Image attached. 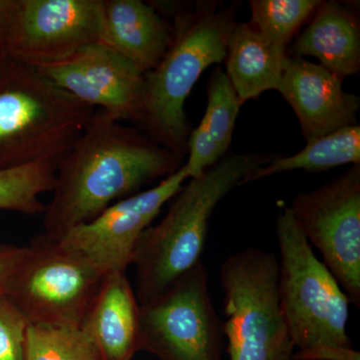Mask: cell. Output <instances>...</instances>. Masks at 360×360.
I'll use <instances>...</instances> for the list:
<instances>
[{"instance_id": "3", "label": "cell", "mask_w": 360, "mask_h": 360, "mask_svg": "<svg viewBox=\"0 0 360 360\" xmlns=\"http://www.w3.org/2000/svg\"><path fill=\"white\" fill-rule=\"evenodd\" d=\"M274 156L229 155L191 179L165 215L142 233L131 265L136 274V295L143 305L162 295L202 260L208 224L226 194Z\"/></svg>"}, {"instance_id": "24", "label": "cell", "mask_w": 360, "mask_h": 360, "mask_svg": "<svg viewBox=\"0 0 360 360\" xmlns=\"http://www.w3.org/2000/svg\"><path fill=\"white\" fill-rule=\"evenodd\" d=\"M25 246H0V295H4L7 281L25 255Z\"/></svg>"}, {"instance_id": "17", "label": "cell", "mask_w": 360, "mask_h": 360, "mask_svg": "<svg viewBox=\"0 0 360 360\" xmlns=\"http://www.w3.org/2000/svg\"><path fill=\"white\" fill-rule=\"evenodd\" d=\"M288 51L265 39L252 23H236L227 42L226 75L241 104L278 89Z\"/></svg>"}, {"instance_id": "5", "label": "cell", "mask_w": 360, "mask_h": 360, "mask_svg": "<svg viewBox=\"0 0 360 360\" xmlns=\"http://www.w3.org/2000/svg\"><path fill=\"white\" fill-rule=\"evenodd\" d=\"M94 111L37 68L7 59L0 68V169L59 162Z\"/></svg>"}, {"instance_id": "12", "label": "cell", "mask_w": 360, "mask_h": 360, "mask_svg": "<svg viewBox=\"0 0 360 360\" xmlns=\"http://www.w3.org/2000/svg\"><path fill=\"white\" fill-rule=\"evenodd\" d=\"M37 70L78 101L120 122H135L139 117L144 73L103 41Z\"/></svg>"}, {"instance_id": "15", "label": "cell", "mask_w": 360, "mask_h": 360, "mask_svg": "<svg viewBox=\"0 0 360 360\" xmlns=\"http://www.w3.org/2000/svg\"><path fill=\"white\" fill-rule=\"evenodd\" d=\"M172 25L141 0H103L101 41L142 73L158 66L172 44Z\"/></svg>"}, {"instance_id": "25", "label": "cell", "mask_w": 360, "mask_h": 360, "mask_svg": "<svg viewBox=\"0 0 360 360\" xmlns=\"http://www.w3.org/2000/svg\"><path fill=\"white\" fill-rule=\"evenodd\" d=\"M15 0H0V61L8 59Z\"/></svg>"}, {"instance_id": "18", "label": "cell", "mask_w": 360, "mask_h": 360, "mask_svg": "<svg viewBox=\"0 0 360 360\" xmlns=\"http://www.w3.org/2000/svg\"><path fill=\"white\" fill-rule=\"evenodd\" d=\"M207 108L189 135L186 167L189 179L200 176L222 160L231 143L236 118L243 105L224 70L217 68L207 84Z\"/></svg>"}, {"instance_id": "14", "label": "cell", "mask_w": 360, "mask_h": 360, "mask_svg": "<svg viewBox=\"0 0 360 360\" xmlns=\"http://www.w3.org/2000/svg\"><path fill=\"white\" fill-rule=\"evenodd\" d=\"M99 360H131L141 349V305L127 272H110L80 326Z\"/></svg>"}, {"instance_id": "7", "label": "cell", "mask_w": 360, "mask_h": 360, "mask_svg": "<svg viewBox=\"0 0 360 360\" xmlns=\"http://www.w3.org/2000/svg\"><path fill=\"white\" fill-rule=\"evenodd\" d=\"M105 276L84 255L42 233L25 246L4 295L30 324L80 328Z\"/></svg>"}, {"instance_id": "6", "label": "cell", "mask_w": 360, "mask_h": 360, "mask_svg": "<svg viewBox=\"0 0 360 360\" xmlns=\"http://www.w3.org/2000/svg\"><path fill=\"white\" fill-rule=\"evenodd\" d=\"M219 277L229 359L292 360L295 347L279 298L278 257L246 248L224 260Z\"/></svg>"}, {"instance_id": "1", "label": "cell", "mask_w": 360, "mask_h": 360, "mask_svg": "<svg viewBox=\"0 0 360 360\" xmlns=\"http://www.w3.org/2000/svg\"><path fill=\"white\" fill-rule=\"evenodd\" d=\"M184 158L104 110H96L77 142L59 161L44 234L60 240L113 203L167 179Z\"/></svg>"}, {"instance_id": "16", "label": "cell", "mask_w": 360, "mask_h": 360, "mask_svg": "<svg viewBox=\"0 0 360 360\" xmlns=\"http://www.w3.org/2000/svg\"><path fill=\"white\" fill-rule=\"evenodd\" d=\"M290 56H312L319 65L345 79L360 70L359 20L348 4L321 1L309 26L296 37Z\"/></svg>"}, {"instance_id": "8", "label": "cell", "mask_w": 360, "mask_h": 360, "mask_svg": "<svg viewBox=\"0 0 360 360\" xmlns=\"http://www.w3.org/2000/svg\"><path fill=\"white\" fill-rule=\"evenodd\" d=\"M222 333L203 260L141 305V349L162 360H220Z\"/></svg>"}, {"instance_id": "26", "label": "cell", "mask_w": 360, "mask_h": 360, "mask_svg": "<svg viewBox=\"0 0 360 360\" xmlns=\"http://www.w3.org/2000/svg\"><path fill=\"white\" fill-rule=\"evenodd\" d=\"M4 61H6V60H4ZM4 61H0V68H1L2 63H4Z\"/></svg>"}, {"instance_id": "9", "label": "cell", "mask_w": 360, "mask_h": 360, "mask_svg": "<svg viewBox=\"0 0 360 360\" xmlns=\"http://www.w3.org/2000/svg\"><path fill=\"white\" fill-rule=\"evenodd\" d=\"M288 207L350 303L359 309L360 165L319 188L297 194Z\"/></svg>"}, {"instance_id": "22", "label": "cell", "mask_w": 360, "mask_h": 360, "mask_svg": "<svg viewBox=\"0 0 360 360\" xmlns=\"http://www.w3.org/2000/svg\"><path fill=\"white\" fill-rule=\"evenodd\" d=\"M319 0H252L251 20L271 44L288 51V45L303 23L321 4Z\"/></svg>"}, {"instance_id": "11", "label": "cell", "mask_w": 360, "mask_h": 360, "mask_svg": "<svg viewBox=\"0 0 360 360\" xmlns=\"http://www.w3.org/2000/svg\"><path fill=\"white\" fill-rule=\"evenodd\" d=\"M187 179L184 165L158 186L113 203L91 221L71 229L61 243L84 255L103 274L127 272L142 233Z\"/></svg>"}, {"instance_id": "13", "label": "cell", "mask_w": 360, "mask_h": 360, "mask_svg": "<svg viewBox=\"0 0 360 360\" xmlns=\"http://www.w3.org/2000/svg\"><path fill=\"white\" fill-rule=\"evenodd\" d=\"M279 92L300 122L307 143L356 124L359 97L342 89V79L316 63L288 56Z\"/></svg>"}, {"instance_id": "10", "label": "cell", "mask_w": 360, "mask_h": 360, "mask_svg": "<svg viewBox=\"0 0 360 360\" xmlns=\"http://www.w3.org/2000/svg\"><path fill=\"white\" fill-rule=\"evenodd\" d=\"M103 0H15L8 59L34 68L101 41Z\"/></svg>"}, {"instance_id": "23", "label": "cell", "mask_w": 360, "mask_h": 360, "mask_svg": "<svg viewBox=\"0 0 360 360\" xmlns=\"http://www.w3.org/2000/svg\"><path fill=\"white\" fill-rule=\"evenodd\" d=\"M30 322L6 295H0V360H25Z\"/></svg>"}, {"instance_id": "4", "label": "cell", "mask_w": 360, "mask_h": 360, "mask_svg": "<svg viewBox=\"0 0 360 360\" xmlns=\"http://www.w3.org/2000/svg\"><path fill=\"white\" fill-rule=\"evenodd\" d=\"M279 298L295 347L293 360H360L347 335L345 291L296 224L288 207L278 212Z\"/></svg>"}, {"instance_id": "19", "label": "cell", "mask_w": 360, "mask_h": 360, "mask_svg": "<svg viewBox=\"0 0 360 360\" xmlns=\"http://www.w3.org/2000/svg\"><path fill=\"white\" fill-rule=\"evenodd\" d=\"M345 165H360V127L357 123L307 143L295 155L274 156L267 165L248 175L241 186L290 170L319 172Z\"/></svg>"}, {"instance_id": "21", "label": "cell", "mask_w": 360, "mask_h": 360, "mask_svg": "<svg viewBox=\"0 0 360 360\" xmlns=\"http://www.w3.org/2000/svg\"><path fill=\"white\" fill-rule=\"evenodd\" d=\"M25 360H99L96 347L77 326L30 324Z\"/></svg>"}, {"instance_id": "20", "label": "cell", "mask_w": 360, "mask_h": 360, "mask_svg": "<svg viewBox=\"0 0 360 360\" xmlns=\"http://www.w3.org/2000/svg\"><path fill=\"white\" fill-rule=\"evenodd\" d=\"M58 163L44 160L0 169V210L30 215L44 213L40 196L53 191Z\"/></svg>"}, {"instance_id": "2", "label": "cell", "mask_w": 360, "mask_h": 360, "mask_svg": "<svg viewBox=\"0 0 360 360\" xmlns=\"http://www.w3.org/2000/svg\"><path fill=\"white\" fill-rule=\"evenodd\" d=\"M150 4L174 16L172 39L158 66L144 75L141 110L135 122L151 141L184 158L191 132L184 103L203 71L224 60L236 23V4Z\"/></svg>"}]
</instances>
